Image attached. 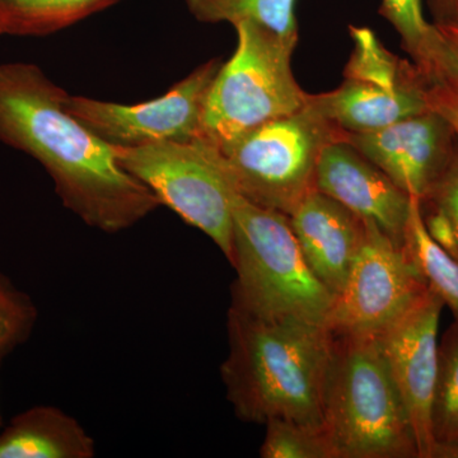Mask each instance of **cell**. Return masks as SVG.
I'll return each instance as SVG.
<instances>
[{
    "mask_svg": "<svg viewBox=\"0 0 458 458\" xmlns=\"http://www.w3.org/2000/svg\"><path fill=\"white\" fill-rule=\"evenodd\" d=\"M322 417L337 458H419L411 421L375 336L333 335Z\"/></svg>",
    "mask_w": 458,
    "mask_h": 458,
    "instance_id": "3",
    "label": "cell"
},
{
    "mask_svg": "<svg viewBox=\"0 0 458 458\" xmlns=\"http://www.w3.org/2000/svg\"><path fill=\"white\" fill-rule=\"evenodd\" d=\"M443 304L426 292L377 336L386 363L408 411L419 458H432V406L438 370V327Z\"/></svg>",
    "mask_w": 458,
    "mask_h": 458,
    "instance_id": "10",
    "label": "cell"
},
{
    "mask_svg": "<svg viewBox=\"0 0 458 458\" xmlns=\"http://www.w3.org/2000/svg\"><path fill=\"white\" fill-rule=\"evenodd\" d=\"M427 89L428 87L394 90L345 78L336 89L310 95V99L343 131L367 132L426 113L429 110Z\"/></svg>",
    "mask_w": 458,
    "mask_h": 458,
    "instance_id": "14",
    "label": "cell"
},
{
    "mask_svg": "<svg viewBox=\"0 0 458 458\" xmlns=\"http://www.w3.org/2000/svg\"><path fill=\"white\" fill-rule=\"evenodd\" d=\"M0 33H2V18H0Z\"/></svg>",
    "mask_w": 458,
    "mask_h": 458,
    "instance_id": "30",
    "label": "cell"
},
{
    "mask_svg": "<svg viewBox=\"0 0 458 458\" xmlns=\"http://www.w3.org/2000/svg\"><path fill=\"white\" fill-rule=\"evenodd\" d=\"M432 432L436 443L458 442V321L445 331L439 344Z\"/></svg>",
    "mask_w": 458,
    "mask_h": 458,
    "instance_id": "21",
    "label": "cell"
},
{
    "mask_svg": "<svg viewBox=\"0 0 458 458\" xmlns=\"http://www.w3.org/2000/svg\"><path fill=\"white\" fill-rule=\"evenodd\" d=\"M117 0H0L2 33L47 35L110 7Z\"/></svg>",
    "mask_w": 458,
    "mask_h": 458,
    "instance_id": "17",
    "label": "cell"
},
{
    "mask_svg": "<svg viewBox=\"0 0 458 458\" xmlns=\"http://www.w3.org/2000/svg\"><path fill=\"white\" fill-rule=\"evenodd\" d=\"M234 29L237 49L214 80L201 126L200 140L216 149L302 110L310 98L292 71L298 38H283L249 22Z\"/></svg>",
    "mask_w": 458,
    "mask_h": 458,
    "instance_id": "5",
    "label": "cell"
},
{
    "mask_svg": "<svg viewBox=\"0 0 458 458\" xmlns=\"http://www.w3.org/2000/svg\"><path fill=\"white\" fill-rule=\"evenodd\" d=\"M315 189L403 246L411 198L351 144L337 141L322 152Z\"/></svg>",
    "mask_w": 458,
    "mask_h": 458,
    "instance_id": "12",
    "label": "cell"
},
{
    "mask_svg": "<svg viewBox=\"0 0 458 458\" xmlns=\"http://www.w3.org/2000/svg\"><path fill=\"white\" fill-rule=\"evenodd\" d=\"M265 427L262 458H337L325 426L271 419Z\"/></svg>",
    "mask_w": 458,
    "mask_h": 458,
    "instance_id": "22",
    "label": "cell"
},
{
    "mask_svg": "<svg viewBox=\"0 0 458 458\" xmlns=\"http://www.w3.org/2000/svg\"><path fill=\"white\" fill-rule=\"evenodd\" d=\"M232 304L262 318L294 319L327 327L333 294L304 260L289 216L234 192Z\"/></svg>",
    "mask_w": 458,
    "mask_h": 458,
    "instance_id": "4",
    "label": "cell"
},
{
    "mask_svg": "<svg viewBox=\"0 0 458 458\" xmlns=\"http://www.w3.org/2000/svg\"><path fill=\"white\" fill-rule=\"evenodd\" d=\"M457 140L451 123L430 108L378 131L348 132L346 137V143L420 203L447 170Z\"/></svg>",
    "mask_w": 458,
    "mask_h": 458,
    "instance_id": "11",
    "label": "cell"
},
{
    "mask_svg": "<svg viewBox=\"0 0 458 458\" xmlns=\"http://www.w3.org/2000/svg\"><path fill=\"white\" fill-rule=\"evenodd\" d=\"M351 35L355 45L345 68V78L394 90L430 86L417 66L386 50L369 29L352 26Z\"/></svg>",
    "mask_w": 458,
    "mask_h": 458,
    "instance_id": "19",
    "label": "cell"
},
{
    "mask_svg": "<svg viewBox=\"0 0 458 458\" xmlns=\"http://www.w3.org/2000/svg\"><path fill=\"white\" fill-rule=\"evenodd\" d=\"M445 42L448 53V71L445 81L458 84V25L436 26Z\"/></svg>",
    "mask_w": 458,
    "mask_h": 458,
    "instance_id": "28",
    "label": "cell"
},
{
    "mask_svg": "<svg viewBox=\"0 0 458 458\" xmlns=\"http://www.w3.org/2000/svg\"><path fill=\"white\" fill-rule=\"evenodd\" d=\"M199 22H249L283 38H298L297 0H185Z\"/></svg>",
    "mask_w": 458,
    "mask_h": 458,
    "instance_id": "20",
    "label": "cell"
},
{
    "mask_svg": "<svg viewBox=\"0 0 458 458\" xmlns=\"http://www.w3.org/2000/svg\"><path fill=\"white\" fill-rule=\"evenodd\" d=\"M379 14L400 36L401 47L428 83L447 77L448 53L438 29L428 22L423 0H382Z\"/></svg>",
    "mask_w": 458,
    "mask_h": 458,
    "instance_id": "16",
    "label": "cell"
},
{
    "mask_svg": "<svg viewBox=\"0 0 458 458\" xmlns=\"http://www.w3.org/2000/svg\"><path fill=\"white\" fill-rule=\"evenodd\" d=\"M95 454L92 437L55 406L20 412L0 433V458H92Z\"/></svg>",
    "mask_w": 458,
    "mask_h": 458,
    "instance_id": "15",
    "label": "cell"
},
{
    "mask_svg": "<svg viewBox=\"0 0 458 458\" xmlns=\"http://www.w3.org/2000/svg\"><path fill=\"white\" fill-rule=\"evenodd\" d=\"M288 216L304 260L335 297L363 245L366 222L316 189Z\"/></svg>",
    "mask_w": 458,
    "mask_h": 458,
    "instance_id": "13",
    "label": "cell"
},
{
    "mask_svg": "<svg viewBox=\"0 0 458 458\" xmlns=\"http://www.w3.org/2000/svg\"><path fill=\"white\" fill-rule=\"evenodd\" d=\"M406 252L427 285L450 307L458 321V259L434 242L428 233L421 214L420 201L411 198L408 225H406Z\"/></svg>",
    "mask_w": 458,
    "mask_h": 458,
    "instance_id": "18",
    "label": "cell"
},
{
    "mask_svg": "<svg viewBox=\"0 0 458 458\" xmlns=\"http://www.w3.org/2000/svg\"><path fill=\"white\" fill-rule=\"evenodd\" d=\"M223 63L212 59L161 98L135 105L66 95L64 106L75 119L113 147L137 148L200 140L208 95Z\"/></svg>",
    "mask_w": 458,
    "mask_h": 458,
    "instance_id": "8",
    "label": "cell"
},
{
    "mask_svg": "<svg viewBox=\"0 0 458 458\" xmlns=\"http://www.w3.org/2000/svg\"><path fill=\"white\" fill-rule=\"evenodd\" d=\"M420 207L424 225L434 242L445 250L448 254L458 259V236L450 216L432 201H423Z\"/></svg>",
    "mask_w": 458,
    "mask_h": 458,
    "instance_id": "24",
    "label": "cell"
},
{
    "mask_svg": "<svg viewBox=\"0 0 458 458\" xmlns=\"http://www.w3.org/2000/svg\"><path fill=\"white\" fill-rule=\"evenodd\" d=\"M228 343L222 379L241 420L324 426L322 393L333 348L328 327L258 318L231 304Z\"/></svg>",
    "mask_w": 458,
    "mask_h": 458,
    "instance_id": "2",
    "label": "cell"
},
{
    "mask_svg": "<svg viewBox=\"0 0 458 458\" xmlns=\"http://www.w3.org/2000/svg\"><path fill=\"white\" fill-rule=\"evenodd\" d=\"M38 316L32 298L0 273V363L30 339Z\"/></svg>",
    "mask_w": 458,
    "mask_h": 458,
    "instance_id": "23",
    "label": "cell"
},
{
    "mask_svg": "<svg viewBox=\"0 0 458 458\" xmlns=\"http://www.w3.org/2000/svg\"><path fill=\"white\" fill-rule=\"evenodd\" d=\"M346 137L348 131L328 120L309 98L302 110L264 123L216 152L238 194L289 216L315 189L322 152Z\"/></svg>",
    "mask_w": 458,
    "mask_h": 458,
    "instance_id": "6",
    "label": "cell"
},
{
    "mask_svg": "<svg viewBox=\"0 0 458 458\" xmlns=\"http://www.w3.org/2000/svg\"><path fill=\"white\" fill-rule=\"evenodd\" d=\"M424 201H432L447 213L458 236V140L447 170L437 183L430 197Z\"/></svg>",
    "mask_w": 458,
    "mask_h": 458,
    "instance_id": "25",
    "label": "cell"
},
{
    "mask_svg": "<svg viewBox=\"0 0 458 458\" xmlns=\"http://www.w3.org/2000/svg\"><path fill=\"white\" fill-rule=\"evenodd\" d=\"M427 289L405 247L366 222L363 245L335 295L328 330L333 335H381Z\"/></svg>",
    "mask_w": 458,
    "mask_h": 458,
    "instance_id": "9",
    "label": "cell"
},
{
    "mask_svg": "<svg viewBox=\"0 0 458 458\" xmlns=\"http://www.w3.org/2000/svg\"><path fill=\"white\" fill-rule=\"evenodd\" d=\"M114 149L123 170L146 185L161 205L207 234L231 262L236 190L216 148L198 140Z\"/></svg>",
    "mask_w": 458,
    "mask_h": 458,
    "instance_id": "7",
    "label": "cell"
},
{
    "mask_svg": "<svg viewBox=\"0 0 458 458\" xmlns=\"http://www.w3.org/2000/svg\"><path fill=\"white\" fill-rule=\"evenodd\" d=\"M428 106L451 123L458 137V84L451 81L434 83L426 92Z\"/></svg>",
    "mask_w": 458,
    "mask_h": 458,
    "instance_id": "26",
    "label": "cell"
},
{
    "mask_svg": "<svg viewBox=\"0 0 458 458\" xmlns=\"http://www.w3.org/2000/svg\"><path fill=\"white\" fill-rule=\"evenodd\" d=\"M432 458H458V442L436 443Z\"/></svg>",
    "mask_w": 458,
    "mask_h": 458,
    "instance_id": "29",
    "label": "cell"
},
{
    "mask_svg": "<svg viewBox=\"0 0 458 458\" xmlns=\"http://www.w3.org/2000/svg\"><path fill=\"white\" fill-rule=\"evenodd\" d=\"M0 426H2V415H0Z\"/></svg>",
    "mask_w": 458,
    "mask_h": 458,
    "instance_id": "31",
    "label": "cell"
},
{
    "mask_svg": "<svg viewBox=\"0 0 458 458\" xmlns=\"http://www.w3.org/2000/svg\"><path fill=\"white\" fill-rule=\"evenodd\" d=\"M434 26L458 25V0H426Z\"/></svg>",
    "mask_w": 458,
    "mask_h": 458,
    "instance_id": "27",
    "label": "cell"
},
{
    "mask_svg": "<svg viewBox=\"0 0 458 458\" xmlns=\"http://www.w3.org/2000/svg\"><path fill=\"white\" fill-rule=\"evenodd\" d=\"M66 95L38 66L0 63V140L40 162L66 209L89 227L131 228L161 203L66 110Z\"/></svg>",
    "mask_w": 458,
    "mask_h": 458,
    "instance_id": "1",
    "label": "cell"
}]
</instances>
